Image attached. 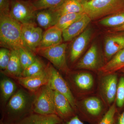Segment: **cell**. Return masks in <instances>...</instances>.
Listing matches in <instances>:
<instances>
[{"instance_id":"cell-1","label":"cell","mask_w":124,"mask_h":124,"mask_svg":"<svg viewBox=\"0 0 124 124\" xmlns=\"http://www.w3.org/2000/svg\"><path fill=\"white\" fill-rule=\"evenodd\" d=\"M35 95L23 89H18L3 107L0 122L15 124L33 112Z\"/></svg>"},{"instance_id":"cell-2","label":"cell","mask_w":124,"mask_h":124,"mask_svg":"<svg viewBox=\"0 0 124 124\" xmlns=\"http://www.w3.org/2000/svg\"><path fill=\"white\" fill-rule=\"evenodd\" d=\"M109 108L98 94L76 100V111L80 119L90 124H98Z\"/></svg>"},{"instance_id":"cell-3","label":"cell","mask_w":124,"mask_h":124,"mask_svg":"<svg viewBox=\"0 0 124 124\" xmlns=\"http://www.w3.org/2000/svg\"><path fill=\"white\" fill-rule=\"evenodd\" d=\"M22 26V24L9 15L0 14L1 46L10 50H18L20 48L28 49L23 39Z\"/></svg>"},{"instance_id":"cell-4","label":"cell","mask_w":124,"mask_h":124,"mask_svg":"<svg viewBox=\"0 0 124 124\" xmlns=\"http://www.w3.org/2000/svg\"><path fill=\"white\" fill-rule=\"evenodd\" d=\"M81 4L84 13L91 20L118 13L122 6L121 0H91Z\"/></svg>"},{"instance_id":"cell-5","label":"cell","mask_w":124,"mask_h":124,"mask_svg":"<svg viewBox=\"0 0 124 124\" xmlns=\"http://www.w3.org/2000/svg\"><path fill=\"white\" fill-rule=\"evenodd\" d=\"M36 94L33 112L44 115H56L54 106V91L48 84L40 88Z\"/></svg>"},{"instance_id":"cell-6","label":"cell","mask_w":124,"mask_h":124,"mask_svg":"<svg viewBox=\"0 0 124 124\" xmlns=\"http://www.w3.org/2000/svg\"><path fill=\"white\" fill-rule=\"evenodd\" d=\"M101 74L98 82V94L109 108L115 102L119 77L116 72Z\"/></svg>"},{"instance_id":"cell-7","label":"cell","mask_w":124,"mask_h":124,"mask_svg":"<svg viewBox=\"0 0 124 124\" xmlns=\"http://www.w3.org/2000/svg\"><path fill=\"white\" fill-rule=\"evenodd\" d=\"M67 47V44L62 43L46 48L39 49L36 51L40 55L49 60L58 69L68 74L70 69L66 58Z\"/></svg>"},{"instance_id":"cell-8","label":"cell","mask_w":124,"mask_h":124,"mask_svg":"<svg viewBox=\"0 0 124 124\" xmlns=\"http://www.w3.org/2000/svg\"><path fill=\"white\" fill-rule=\"evenodd\" d=\"M36 11L32 2L24 0H11L9 15L22 24L35 23Z\"/></svg>"},{"instance_id":"cell-9","label":"cell","mask_w":124,"mask_h":124,"mask_svg":"<svg viewBox=\"0 0 124 124\" xmlns=\"http://www.w3.org/2000/svg\"><path fill=\"white\" fill-rule=\"evenodd\" d=\"M46 70L48 76V84L51 89L65 96L76 111V100L67 82L51 64H48L46 67Z\"/></svg>"},{"instance_id":"cell-10","label":"cell","mask_w":124,"mask_h":124,"mask_svg":"<svg viewBox=\"0 0 124 124\" xmlns=\"http://www.w3.org/2000/svg\"><path fill=\"white\" fill-rule=\"evenodd\" d=\"M71 82L81 97L92 94L95 88V77L89 72L84 71L73 74ZM80 97V98H81Z\"/></svg>"},{"instance_id":"cell-11","label":"cell","mask_w":124,"mask_h":124,"mask_svg":"<svg viewBox=\"0 0 124 124\" xmlns=\"http://www.w3.org/2000/svg\"><path fill=\"white\" fill-rule=\"evenodd\" d=\"M104 65L97 45L93 44L76 65L78 69L98 72Z\"/></svg>"},{"instance_id":"cell-12","label":"cell","mask_w":124,"mask_h":124,"mask_svg":"<svg viewBox=\"0 0 124 124\" xmlns=\"http://www.w3.org/2000/svg\"><path fill=\"white\" fill-rule=\"evenodd\" d=\"M42 29L35 23L22 24V36L27 48L32 52L36 51L42 39Z\"/></svg>"},{"instance_id":"cell-13","label":"cell","mask_w":124,"mask_h":124,"mask_svg":"<svg viewBox=\"0 0 124 124\" xmlns=\"http://www.w3.org/2000/svg\"><path fill=\"white\" fill-rule=\"evenodd\" d=\"M116 33L105 38L104 53L105 63L124 48V31Z\"/></svg>"},{"instance_id":"cell-14","label":"cell","mask_w":124,"mask_h":124,"mask_svg":"<svg viewBox=\"0 0 124 124\" xmlns=\"http://www.w3.org/2000/svg\"><path fill=\"white\" fill-rule=\"evenodd\" d=\"M92 34L91 28H86L73 40L69 53V59L71 62H75L82 55L90 40Z\"/></svg>"},{"instance_id":"cell-15","label":"cell","mask_w":124,"mask_h":124,"mask_svg":"<svg viewBox=\"0 0 124 124\" xmlns=\"http://www.w3.org/2000/svg\"><path fill=\"white\" fill-rule=\"evenodd\" d=\"M54 97L56 115L63 121L68 120L77 115L76 111L65 96L54 91Z\"/></svg>"},{"instance_id":"cell-16","label":"cell","mask_w":124,"mask_h":124,"mask_svg":"<svg viewBox=\"0 0 124 124\" xmlns=\"http://www.w3.org/2000/svg\"><path fill=\"white\" fill-rule=\"evenodd\" d=\"M91 20L84 13L81 17L62 31V37L65 41L72 40L81 34L87 28Z\"/></svg>"},{"instance_id":"cell-17","label":"cell","mask_w":124,"mask_h":124,"mask_svg":"<svg viewBox=\"0 0 124 124\" xmlns=\"http://www.w3.org/2000/svg\"><path fill=\"white\" fill-rule=\"evenodd\" d=\"M17 78L19 84L32 93L37 92L41 87L48 83L46 68L44 72L37 75Z\"/></svg>"},{"instance_id":"cell-18","label":"cell","mask_w":124,"mask_h":124,"mask_svg":"<svg viewBox=\"0 0 124 124\" xmlns=\"http://www.w3.org/2000/svg\"><path fill=\"white\" fill-rule=\"evenodd\" d=\"M62 31L56 27H51L43 33L37 50L59 44L62 43Z\"/></svg>"},{"instance_id":"cell-19","label":"cell","mask_w":124,"mask_h":124,"mask_svg":"<svg viewBox=\"0 0 124 124\" xmlns=\"http://www.w3.org/2000/svg\"><path fill=\"white\" fill-rule=\"evenodd\" d=\"M60 16L54 10L46 9L37 11L36 19L38 24L45 29L54 26Z\"/></svg>"},{"instance_id":"cell-20","label":"cell","mask_w":124,"mask_h":124,"mask_svg":"<svg viewBox=\"0 0 124 124\" xmlns=\"http://www.w3.org/2000/svg\"><path fill=\"white\" fill-rule=\"evenodd\" d=\"M62 121L56 115H44L32 112L15 124H59Z\"/></svg>"},{"instance_id":"cell-21","label":"cell","mask_w":124,"mask_h":124,"mask_svg":"<svg viewBox=\"0 0 124 124\" xmlns=\"http://www.w3.org/2000/svg\"><path fill=\"white\" fill-rule=\"evenodd\" d=\"M124 68V48L104 64L99 72L108 74L119 71Z\"/></svg>"},{"instance_id":"cell-22","label":"cell","mask_w":124,"mask_h":124,"mask_svg":"<svg viewBox=\"0 0 124 124\" xmlns=\"http://www.w3.org/2000/svg\"><path fill=\"white\" fill-rule=\"evenodd\" d=\"M10 50V59L7 68L4 71L5 73L16 78L21 77L23 70L19 59L18 50Z\"/></svg>"},{"instance_id":"cell-23","label":"cell","mask_w":124,"mask_h":124,"mask_svg":"<svg viewBox=\"0 0 124 124\" xmlns=\"http://www.w3.org/2000/svg\"><path fill=\"white\" fill-rule=\"evenodd\" d=\"M0 87L1 101L5 106L7 102L17 91V86L9 78L5 77L0 80Z\"/></svg>"},{"instance_id":"cell-24","label":"cell","mask_w":124,"mask_h":124,"mask_svg":"<svg viewBox=\"0 0 124 124\" xmlns=\"http://www.w3.org/2000/svg\"><path fill=\"white\" fill-rule=\"evenodd\" d=\"M54 10L60 17L65 14L84 13L82 4L77 0H66L60 7Z\"/></svg>"},{"instance_id":"cell-25","label":"cell","mask_w":124,"mask_h":124,"mask_svg":"<svg viewBox=\"0 0 124 124\" xmlns=\"http://www.w3.org/2000/svg\"><path fill=\"white\" fill-rule=\"evenodd\" d=\"M99 23L104 26L116 27L124 24V12H118L103 18Z\"/></svg>"},{"instance_id":"cell-26","label":"cell","mask_w":124,"mask_h":124,"mask_svg":"<svg viewBox=\"0 0 124 124\" xmlns=\"http://www.w3.org/2000/svg\"><path fill=\"white\" fill-rule=\"evenodd\" d=\"M84 13L65 14L60 16L54 26L63 31L82 17Z\"/></svg>"},{"instance_id":"cell-27","label":"cell","mask_w":124,"mask_h":124,"mask_svg":"<svg viewBox=\"0 0 124 124\" xmlns=\"http://www.w3.org/2000/svg\"><path fill=\"white\" fill-rule=\"evenodd\" d=\"M66 0H35L32 2L36 11L46 9H55L60 7Z\"/></svg>"},{"instance_id":"cell-28","label":"cell","mask_w":124,"mask_h":124,"mask_svg":"<svg viewBox=\"0 0 124 124\" xmlns=\"http://www.w3.org/2000/svg\"><path fill=\"white\" fill-rule=\"evenodd\" d=\"M20 62L23 70L26 69L35 61L36 58L32 51L25 48H20L18 50Z\"/></svg>"},{"instance_id":"cell-29","label":"cell","mask_w":124,"mask_h":124,"mask_svg":"<svg viewBox=\"0 0 124 124\" xmlns=\"http://www.w3.org/2000/svg\"><path fill=\"white\" fill-rule=\"evenodd\" d=\"M46 68V67H45L42 62L36 58L32 64L23 71L21 77H28L39 75L44 72Z\"/></svg>"},{"instance_id":"cell-30","label":"cell","mask_w":124,"mask_h":124,"mask_svg":"<svg viewBox=\"0 0 124 124\" xmlns=\"http://www.w3.org/2000/svg\"><path fill=\"white\" fill-rule=\"evenodd\" d=\"M115 103L118 113H121L122 112L121 110L124 107V75L119 78Z\"/></svg>"},{"instance_id":"cell-31","label":"cell","mask_w":124,"mask_h":124,"mask_svg":"<svg viewBox=\"0 0 124 124\" xmlns=\"http://www.w3.org/2000/svg\"><path fill=\"white\" fill-rule=\"evenodd\" d=\"M118 112L115 102L111 106L98 124H115Z\"/></svg>"},{"instance_id":"cell-32","label":"cell","mask_w":124,"mask_h":124,"mask_svg":"<svg viewBox=\"0 0 124 124\" xmlns=\"http://www.w3.org/2000/svg\"><path fill=\"white\" fill-rule=\"evenodd\" d=\"M11 50L6 48H1L0 49V68L5 71L7 68L10 59Z\"/></svg>"},{"instance_id":"cell-33","label":"cell","mask_w":124,"mask_h":124,"mask_svg":"<svg viewBox=\"0 0 124 124\" xmlns=\"http://www.w3.org/2000/svg\"><path fill=\"white\" fill-rule=\"evenodd\" d=\"M10 4V0H0V14L9 15Z\"/></svg>"},{"instance_id":"cell-34","label":"cell","mask_w":124,"mask_h":124,"mask_svg":"<svg viewBox=\"0 0 124 124\" xmlns=\"http://www.w3.org/2000/svg\"><path fill=\"white\" fill-rule=\"evenodd\" d=\"M59 124H84L81 120L80 119L78 116L77 115L72 117L70 119L63 121L62 123Z\"/></svg>"},{"instance_id":"cell-35","label":"cell","mask_w":124,"mask_h":124,"mask_svg":"<svg viewBox=\"0 0 124 124\" xmlns=\"http://www.w3.org/2000/svg\"><path fill=\"white\" fill-rule=\"evenodd\" d=\"M115 124H124V110L121 113H117Z\"/></svg>"},{"instance_id":"cell-36","label":"cell","mask_w":124,"mask_h":124,"mask_svg":"<svg viewBox=\"0 0 124 124\" xmlns=\"http://www.w3.org/2000/svg\"><path fill=\"white\" fill-rule=\"evenodd\" d=\"M110 31L112 32H114L124 31V24L120 26L113 28Z\"/></svg>"},{"instance_id":"cell-37","label":"cell","mask_w":124,"mask_h":124,"mask_svg":"<svg viewBox=\"0 0 124 124\" xmlns=\"http://www.w3.org/2000/svg\"><path fill=\"white\" fill-rule=\"evenodd\" d=\"M119 72H121V73L124 74V68H122V69H121V70H120L119 71Z\"/></svg>"},{"instance_id":"cell-38","label":"cell","mask_w":124,"mask_h":124,"mask_svg":"<svg viewBox=\"0 0 124 124\" xmlns=\"http://www.w3.org/2000/svg\"><path fill=\"white\" fill-rule=\"evenodd\" d=\"M78 0L79 2H80L81 4H82L83 2H85V0Z\"/></svg>"},{"instance_id":"cell-39","label":"cell","mask_w":124,"mask_h":124,"mask_svg":"<svg viewBox=\"0 0 124 124\" xmlns=\"http://www.w3.org/2000/svg\"><path fill=\"white\" fill-rule=\"evenodd\" d=\"M0 124H4V123H2V122H0Z\"/></svg>"},{"instance_id":"cell-40","label":"cell","mask_w":124,"mask_h":124,"mask_svg":"<svg viewBox=\"0 0 124 124\" xmlns=\"http://www.w3.org/2000/svg\"><path fill=\"white\" fill-rule=\"evenodd\" d=\"M91 0H85V1H90Z\"/></svg>"}]
</instances>
